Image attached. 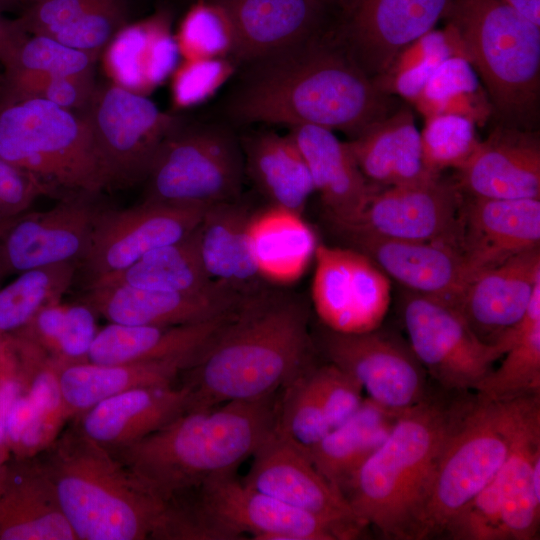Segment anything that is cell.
<instances>
[{"instance_id": "cell-1", "label": "cell", "mask_w": 540, "mask_h": 540, "mask_svg": "<svg viewBox=\"0 0 540 540\" xmlns=\"http://www.w3.org/2000/svg\"><path fill=\"white\" fill-rule=\"evenodd\" d=\"M309 317L297 293L270 283L249 291L180 374L187 411L268 397L313 367Z\"/></svg>"}, {"instance_id": "cell-2", "label": "cell", "mask_w": 540, "mask_h": 540, "mask_svg": "<svg viewBox=\"0 0 540 540\" xmlns=\"http://www.w3.org/2000/svg\"><path fill=\"white\" fill-rule=\"evenodd\" d=\"M255 63L230 103L238 121L313 125L353 138L395 110L342 48L310 38Z\"/></svg>"}, {"instance_id": "cell-3", "label": "cell", "mask_w": 540, "mask_h": 540, "mask_svg": "<svg viewBox=\"0 0 540 540\" xmlns=\"http://www.w3.org/2000/svg\"><path fill=\"white\" fill-rule=\"evenodd\" d=\"M466 393L453 399L429 393L400 413L383 443L342 487L366 527L387 539L419 540L436 466Z\"/></svg>"}, {"instance_id": "cell-4", "label": "cell", "mask_w": 540, "mask_h": 540, "mask_svg": "<svg viewBox=\"0 0 540 540\" xmlns=\"http://www.w3.org/2000/svg\"><path fill=\"white\" fill-rule=\"evenodd\" d=\"M276 394L186 411L127 447L109 451L164 502L234 473L275 427Z\"/></svg>"}, {"instance_id": "cell-5", "label": "cell", "mask_w": 540, "mask_h": 540, "mask_svg": "<svg viewBox=\"0 0 540 540\" xmlns=\"http://www.w3.org/2000/svg\"><path fill=\"white\" fill-rule=\"evenodd\" d=\"M36 457L78 540L153 539L165 502L72 421Z\"/></svg>"}, {"instance_id": "cell-6", "label": "cell", "mask_w": 540, "mask_h": 540, "mask_svg": "<svg viewBox=\"0 0 540 540\" xmlns=\"http://www.w3.org/2000/svg\"><path fill=\"white\" fill-rule=\"evenodd\" d=\"M443 18L506 125L528 126L540 95V26L501 0H451Z\"/></svg>"}, {"instance_id": "cell-7", "label": "cell", "mask_w": 540, "mask_h": 540, "mask_svg": "<svg viewBox=\"0 0 540 540\" xmlns=\"http://www.w3.org/2000/svg\"><path fill=\"white\" fill-rule=\"evenodd\" d=\"M540 394L494 400L467 392L438 460L419 540L442 536L450 520L497 474Z\"/></svg>"}, {"instance_id": "cell-8", "label": "cell", "mask_w": 540, "mask_h": 540, "mask_svg": "<svg viewBox=\"0 0 540 540\" xmlns=\"http://www.w3.org/2000/svg\"><path fill=\"white\" fill-rule=\"evenodd\" d=\"M0 159L55 194L99 195L108 188L89 126L81 114L37 98H0Z\"/></svg>"}, {"instance_id": "cell-9", "label": "cell", "mask_w": 540, "mask_h": 540, "mask_svg": "<svg viewBox=\"0 0 540 540\" xmlns=\"http://www.w3.org/2000/svg\"><path fill=\"white\" fill-rule=\"evenodd\" d=\"M341 540L324 520L246 486L236 472L166 502V540Z\"/></svg>"}, {"instance_id": "cell-10", "label": "cell", "mask_w": 540, "mask_h": 540, "mask_svg": "<svg viewBox=\"0 0 540 540\" xmlns=\"http://www.w3.org/2000/svg\"><path fill=\"white\" fill-rule=\"evenodd\" d=\"M244 156L235 137L219 127L174 131L159 148L143 200L208 206L240 198Z\"/></svg>"}, {"instance_id": "cell-11", "label": "cell", "mask_w": 540, "mask_h": 540, "mask_svg": "<svg viewBox=\"0 0 540 540\" xmlns=\"http://www.w3.org/2000/svg\"><path fill=\"white\" fill-rule=\"evenodd\" d=\"M92 134L108 188L145 182L163 142L179 126L147 96L109 82L97 86L81 113Z\"/></svg>"}, {"instance_id": "cell-12", "label": "cell", "mask_w": 540, "mask_h": 540, "mask_svg": "<svg viewBox=\"0 0 540 540\" xmlns=\"http://www.w3.org/2000/svg\"><path fill=\"white\" fill-rule=\"evenodd\" d=\"M402 313L411 349L444 391H476L508 350L482 341L460 311L442 300L412 292Z\"/></svg>"}, {"instance_id": "cell-13", "label": "cell", "mask_w": 540, "mask_h": 540, "mask_svg": "<svg viewBox=\"0 0 540 540\" xmlns=\"http://www.w3.org/2000/svg\"><path fill=\"white\" fill-rule=\"evenodd\" d=\"M321 352L353 377L382 408L399 415L430 393L427 373L409 343L379 328L342 333L327 327L319 333Z\"/></svg>"}, {"instance_id": "cell-14", "label": "cell", "mask_w": 540, "mask_h": 540, "mask_svg": "<svg viewBox=\"0 0 540 540\" xmlns=\"http://www.w3.org/2000/svg\"><path fill=\"white\" fill-rule=\"evenodd\" d=\"M206 208L151 200L124 209L101 207L77 271L85 274L87 283L125 269L149 251L189 235Z\"/></svg>"}, {"instance_id": "cell-15", "label": "cell", "mask_w": 540, "mask_h": 540, "mask_svg": "<svg viewBox=\"0 0 540 540\" xmlns=\"http://www.w3.org/2000/svg\"><path fill=\"white\" fill-rule=\"evenodd\" d=\"M96 195L68 193L53 208L0 224V280L85 254L97 212Z\"/></svg>"}, {"instance_id": "cell-16", "label": "cell", "mask_w": 540, "mask_h": 540, "mask_svg": "<svg viewBox=\"0 0 540 540\" xmlns=\"http://www.w3.org/2000/svg\"><path fill=\"white\" fill-rule=\"evenodd\" d=\"M312 300L323 325L342 333L379 328L390 304L389 277L352 248L317 245Z\"/></svg>"}, {"instance_id": "cell-17", "label": "cell", "mask_w": 540, "mask_h": 540, "mask_svg": "<svg viewBox=\"0 0 540 540\" xmlns=\"http://www.w3.org/2000/svg\"><path fill=\"white\" fill-rule=\"evenodd\" d=\"M242 482L332 525L341 540L359 538L366 526L342 493L315 467L308 454L274 430L254 452Z\"/></svg>"}, {"instance_id": "cell-18", "label": "cell", "mask_w": 540, "mask_h": 540, "mask_svg": "<svg viewBox=\"0 0 540 540\" xmlns=\"http://www.w3.org/2000/svg\"><path fill=\"white\" fill-rule=\"evenodd\" d=\"M463 198L457 182L438 176L416 184L378 190L356 220L336 225L351 226L386 238L439 243L456 249Z\"/></svg>"}, {"instance_id": "cell-19", "label": "cell", "mask_w": 540, "mask_h": 540, "mask_svg": "<svg viewBox=\"0 0 540 540\" xmlns=\"http://www.w3.org/2000/svg\"><path fill=\"white\" fill-rule=\"evenodd\" d=\"M330 227L349 248L364 254L411 292L456 308L471 280L464 259L448 245L391 239L345 225Z\"/></svg>"}, {"instance_id": "cell-20", "label": "cell", "mask_w": 540, "mask_h": 540, "mask_svg": "<svg viewBox=\"0 0 540 540\" xmlns=\"http://www.w3.org/2000/svg\"><path fill=\"white\" fill-rule=\"evenodd\" d=\"M451 0H347L344 50L373 80L434 28Z\"/></svg>"}, {"instance_id": "cell-21", "label": "cell", "mask_w": 540, "mask_h": 540, "mask_svg": "<svg viewBox=\"0 0 540 540\" xmlns=\"http://www.w3.org/2000/svg\"><path fill=\"white\" fill-rule=\"evenodd\" d=\"M248 292L224 283L199 293L97 284L83 287L80 300L109 323L169 326L197 324L224 317L240 305Z\"/></svg>"}, {"instance_id": "cell-22", "label": "cell", "mask_w": 540, "mask_h": 540, "mask_svg": "<svg viewBox=\"0 0 540 540\" xmlns=\"http://www.w3.org/2000/svg\"><path fill=\"white\" fill-rule=\"evenodd\" d=\"M540 247V199L464 196L456 249L470 277Z\"/></svg>"}, {"instance_id": "cell-23", "label": "cell", "mask_w": 540, "mask_h": 540, "mask_svg": "<svg viewBox=\"0 0 540 540\" xmlns=\"http://www.w3.org/2000/svg\"><path fill=\"white\" fill-rule=\"evenodd\" d=\"M463 193L489 199H540V143L534 133L500 126L458 169Z\"/></svg>"}, {"instance_id": "cell-24", "label": "cell", "mask_w": 540, "mask_h": 540, "mask_svg": "<svg viewBox=\"0 0 540 540\" xmlns=\"http://www.w3.org/2000/svg\"><path fill=\"white\" fill-rule=\"evenodd\" d=\"M539 283L536 247L474 275L456 308L482 341L495 344L523 317Z\"/></svg>"}, {"instance_id": "cell-25", "label": "cell", "mask_w": 540, "mask_h": 540, "mask_svg": "<svg viewBox=\"0 0 540 540\" xmlns=\"http://www.w3.org/2000/svg\"><path fill=\"white\" fill-rule=\"evenodd\" d=\"M190 400V390L184 384L139 387L109 397L70 421L86 437L114 451L185 413Z\"/></svg>"}, {"instance_id": "cell-26", "label": "cell", "mask_w": 540, "mask_h": 540, "mask_svg": "<svg viewBox=\"0 0 540 540\" xmlns=\"http://www.w3.org/2000/svg\"><path fill=\"white\" fill-rule=\"evenodd\" d=\"M226 13L234 35L233 53L256 62L310 38L326 0H210Z\"/></svg>"}, {"instance_id": "cell-27", "label": "cell", "mask_w": 540, "mask_h": 540, "mask_svg": "<svg viewBox=\"0 0 540 540\" xmlns=\"http://www.w3.org/2000/svg\"><path fill=\"white\" fill-rule=\"evenodd\" d=\"M289 136L307 164L327 221L348 224L356 220L378 189L360 171L347 142L313 125L291 127Z\"/></svg>"}, {"instance_id": "cell-28", "label": "cell", "mask_w": 540, "mask_h": 540, "mask_svg": "<svg viewBox=\"0 0 540 540\" xmlns=\"http://www.w3.org/2000/svg\"><path fill=\"white\" fill-rule=\"evenodd\" d=\"M347 145L362 174L377 187L416 184L440 176L424 163L420 132L408 107L393 110Z\"/></svg>"}, {"instance_id": "cell-29", "label": "cell", "mask_w": 540, "mask_h": 540, "mask_svg": "<svg viewBox=\"0 0 540 540\" xmlns=\"http://www.w3.org/2000/svg\"><path fill=\"white\" fill-rule=\"evenodd\" d=\"M0 473V539L78 540L37 457Z\"/></svg>"}, {"instance_id": "cell-30", "label": "cell", "mask_w": 540, "mask_h": 540, "mask_svg": "<svg viewBox=\"0 0 540 540\" xmlns=\"http://www.w3.org/2000/svg\"><path fill=\"white\" fill-rule=\"evenodd\" d=\"M170 27L166 12L122 27L102 52L110 82L147 96L170 77L179 56Z\"/></svg>"}, {"instance_id": "cell-31", "label": "cell", "mask_w": 540, "mask_h": 540, "mask_svg": "<svg viewBox=\"0 0 540 540\" xmlns=\"http://www.w3.org/2000/svg\"><path fill=\"white\" fill-rule=\"evenodd\" d=\"M231 314L232 312L215 320L186 325L109 323L98 330L88 354V361L97 364H121L185 358L192 363Z\"/></svg>"}, {"instance_id": "cell-32", "label": "cell", "mask_w": 540, "mask_h": 540, "mask_svg": "<svg viewBox=\"0 0 540 540\" xmlns=\"http://www.w3.org/2000/svg\"><path fill=\"white\" fill-rule=\"evenodd\" d=\"M190 364L189 359L176 358L121 364L86 361L60 367L58 380L67 419L131 389L174 384Z\"/></svg>"}, {"instance_id": "cell-33", "label": "cell", "mask_w": 540, "mask_h": 540, "mask_svg": "<svg viewBox=\"0 0 540 540\" xmlns=\"http://www.w3.org/2000/svg\"><path fill=\"white\" fill-rule=\"evenodd\" d=\"M248 235L260 277L276 285L297 281L318 245L314 231L302 215L271 205L253 213Z\"/></svg>"}, {"instance_id": "cell-34", "label": "cell", "mask_w": 540, "mask_h": 540, "mask_svg": "<svg viewBox=\"0 0 540 540\" xmlns=\"http://www.w3.org/2000/svg\"><path fill=\"white\" fill-rule=\"evenodd\" d=\"M254 211L237 200L207 206L199 224L201 257L209 276L247 292L264 283L249 246Z\"/></svg>"}, {"instance_id": "cell-35", "label": "cell", "mask_w": 540, "mask_h": 540, "mask_svg": "<svg viewBox=\"0 0 540 540\" xmlns=\"http://www.w3.org/2000/svg\"><path fill=\"white\" fill-rule=\"evenodd\" d=\"M245 174L269 205L302 215L315 191L307 164L293 139L262 131L241 142Z\"/></svg>"}, {"instance_id": "cell-36", "label": "cell", "mask_w": 540, "mask_h": 540, "mask_svg": "<svg viewBox=\"0 0 540 540\" xmlns=\"http://www.w3.org/2000/svg\"><path fill=\"white\" fill-rule=\"evenodd\" d=\"M97 284L199 293L213 290L223 282L213 280L206 271L200 252L198 225L186 237L153 249L127 268L93 279L84 287Z\"/></svg>"}, {"instance_id": "cell-37", "label": "cell", "mask_w": 540, "mask_h": 540, "mask_svg": "<svg viewBox=\"0 0 540 540\" xmlns=\"http://www.w3.org/2000/svg\"><path fill=\"white\" fill-rule=\"evenodd\" d=\"M370 398L309 452L317 470L340 492L357 468L383 443L397 418Z\"/></svg>"}, {"instance_id": "cell-38", "label": "cell", "mask_w": 540, "mask_h": 540, "mask_svg": "<svg viewBox=\"0 0 540 540\" xmlns=\"http://www.w3.org/2000/svg\"><path fill=\"white\" fill-rule=\"evenodd\" d=\"M540 454V407L525 420L511 450L497 472L502 522L508 540H533L539 530L540 496L532 483L535 458Z\"/></svg>"}, {"instance_id": "cell-39", "label": "cell", "mask_w": 540, "mask_h": 540, "mask_svg": "<svg viewBox=\"0 0 540 540\" xmlns=\"http://www.w3.org/2000/svg\"><path fill=\"white\" fill-rule=\"evenodd\" d=\"M425 118L453 114L471 121H483L489 106L482 97L479 78L470 62L461 55L444 60L412 101Z\"/></svg>"}, {"instance_id": "cell-40", "label": "cell", "mask_w": 540, "mask_h": 540, "mask_svg": "<svg viewBox=\"0 0 540 540\" xmlns=\"http://www.w3.org/2000/svg\"><path fill=\"white\" fill-rule=\"evenodd\" d=\"M76 273L77 263L66 262L18 274L0 289V336L21 329L42 308L60 302Z\"/></svg>"}, {"instance_id": "cell-41", "label": "cell", "mask_w": 540, "mask_h": 540, "mask_svg": "<svg viewBox=\"0 0 540 540\" xmlns=\"http://www.w3.org/2000/svg\"><path fill=\"white\" fill-rule=\"evenodd\" d=\"M453 55L464 57L454 33L448 27L432 29L403 48L374 82L382 92L412 103L433 72Z\"/></svg>"}, {"instance_id": "cell-42", "label": "cell", "mask_w": 540, "mask_h": 540, "mask_svg": "<svg viewBox=\"0 0 540 540\" xmlns=\"http://www.w3.org/2000/svg\"><path fill=\"white\" fill-rule=\"evenodd\" d=\"M503 356L475 392L494 400L540 394V324L516 336Z\"/></svg>"}, {"instance_id": "cell-43", "label": "cell", "mask_w": 540, "mask_h": 540, "mask_svg": "<svg viewBox=\"0 0 540 540\" xmlns=\"http://www.w3.org/2000/svg\"><path fill=\"white\" fill-rule=\"evenodd\" d=\"M307 372L282 388L284 393L277 399L274 431L308 454L331 428Z\"/></svg>"}, {"instance_id": "cell-44", "label": "cell", "mask_w": 540, "mask_h": 540, "mask_svg": "<svg viewBox=\"0 0 540 540\" xmlns=\"http://www.w3.org/2000/svg\"><path fill=\"white\" fill-rule=\"evenodd\" d=\"M184 60L221 58L233 53L234 35L225 11L210 0H197L174 35Z\"/></svg>"}, {"instance_id": "cell-45", "label": "cell", "mask_w": 540, "mask_h": 540, "mask_svg": "<svg viewBox=\"0 0 540 540\" xmlns=\"http://www.w3.org/2000/svg\"><path fill=\"white\" fill-rule=\"evenodd\" d=\"M96 88L94 74L55 75L36 72L3 74L0 98H37L81 114L90 104Z\"/></svg>"}, {"instance_id": "cell-46", "label": "cell", "mask_w": 540, "mask_h": 540, "mask_svg": "<svg viewBox=\"0 0 540 540\" xmlns=\"http://www.w3.org/2000/svg\"><path fill=\"white\" fill-rule=\"evenodd\" d=\"M423 160L434 174L448 168L459 169L478 144L475 123L453 114L425 118L420 133Z\"/></svg>"}, {"instance_id": "cell-47", "label": "cell", "mask_w": 540, "mask_h": 540, "mask_svg": "<svg viewBox=\"0 0 540 540\" xmlns=\"http://www.w3.org/2000/svg\"><path fill=\"white\" fill-rule=\"evenodd\" d=\"M99 58L71 48L46 35H27L3 74L24 72L55 75L94 74Z\"/></svg>"}, {"instance_id": "cell-48", "label": "cell", "mask_w": 540, "mask_h": 540, "mask_svg": "<svg viewBox=\"0 0 540 540\" xmlns=\"http://www.w3.org/2000/svg\"><path fill=\"white\" fill-rule=\"evenodd\" d=\"M126 24L123 0H98L50 37L99 58L112 38Z\"/></svg>"}, {"instance_id": "cell-49", "label": "cell", "mask_w": 540, "mask_h": 540, "mask_svg": "<svg viewBox=\"0 0 540 540\" xmlns=\"http://www.w3.org/2000/svg\"><path fill=\"white\" fill-rule=\"evenodd\" d=\"M444 536L457 540H508L496 475L450 520Z\"/></svg>"}, {"instance_id": "cell-50", "label": "cell", "mask_w": 540, "mask_h": 540, "mask_svg": "<svg viewBox=\"0 0 540 540\" xmlns=\"http://www.w3.org/2000/svg\"><path fill=\"white\" fill-rule=\"evenodd\" d=\"M234 70L233 63L226 57L182 59L170 76L173 106L186 109L208 100L233 75Z\"/></svg>"}, {"instance_id": "cell-51", "label": "cell", "mask_w": 540, "mask_h": 540, "mask_svg": "<svg viewBox=\"0 0 540 540\" xmlns=\"http://www.w3.org/2000/svg\"><path fill=\"white\" fill-rule=\"evenodd\" d=\"M307 376L331 429L346 422L360 408L364 400L362 386L336 365L311 367Z\"/></svg>"}, {"instance_id": "cell-52", "label": "cell", "mask_w": 540, "mask_h": 540, "mask_svg": "<svg viewBox=\"0 0 540 540\" xmlns=\"http://www.w3.org/2000/svg\"><path fill=\"white\" fill-rule=\"evenodd\" d=\"M43 195L55 193L36 176L0 159V224L30 211Z\"/></svg>"}, {"instance_id": "cell-53", "label": "cell", "mask_w": 540, "mask_h": 540, "mask_svg": "<svg viewBox=\"0 0 540 540\" xmlns=\"http://www.w3.org/2000/svg\"><path fill=\"white\" fill-rule=\"evenodd\" d=\"M96 312L85 302L67 304L64 331L56 360L58 368L88 361L97 335Z\"/></svg>"}, {"instance_id": "cell-54", "label": "cell", "mask_w": 540, "mask_h": 540, "mask_svg": "<svg viewBox=\"0 0 540 540\" xmlns=\"http://www.w3.org/2000/svg\"><path fill=\"white\" fill-rule=\"evenodd\" d=\"M98 0H26L17 19L29 35L53 36Z\"/></svg>"}, {"instance_id": "cell-55", "label": "cell", "mask_w": 540, "mask_h": 540, "mask_svg": "<svg viewBox=\"0 0 540 540\" xmlns=\"http://www.w3.org/2000/svg\"><path fill=\"white\" fill-rule=\"evenodd\" d=\"M27 35L17 19H5L0 13V64L3 68L11 61Z\"/></svg>"}, {"instance_id": "cell-56", "label": "cell", "mask_w": 540, "mask_h": 540, "mask_svg": "<svg viewBox=\"0 0 540 540\" xmlns=\"http://www.w3.org/2000/svg\"><path fill=\"white\" fill-rule=\"evenodd\" d=\"M0 446L6 443V419L16 398L23 392L21 381L7 378L0 381Z\"/></svg>"}, {"instance_id": "cell-57", "label": "cell", "mask_w": 540, "mask_h": 540, "mask_svg": "<svg viewBox=\"0 0 540 540\" xmlns=\"http://www.w3.org/2000/svg\"><path fill=\"white\" fill-rule=\"evenodd\" d=\"M540 26V0H501Z\"/></svg>"}, {"instance_id": "cell-58", "label": "cell", "mask_w": 540, "mask_h": 540, "mask_svg": "<svg viewBox=\"0 0 540 540\" xmlns=\"http://www.w3.org/2000/svg\"><path fill=\"white\" fill-rule=\"evenodd\" d=\"M26 0H0V13L6 11H23Z\"/></svg>"}, {"instance_id": "cell-59", "label": "cell", "mask_w": 540, "mask_h": 540, "mask_svg": "<svg viewBox=\"0 0 540 540\" xmlns=\"http://www.w3.org/2000/svg\"><path fill=\"white\" fill-rule=\"evenodd\" d=\"M1 471H2V468H1V466H0V473H1Z\"/></svg>"}, {"instance_id": "cell-60", "label": "cell", "mask_w": 540, "mask_h": 540, "mask_svg": "<svg viewBox=\"0 0 540 540\" xmlns=\"http://www.w3.org/2000/svg\"><path fill=\"white\" fill-rule=\"evenodd\" d=\"M347 1V0H346Z\"/></svg>"}]
</instances>
